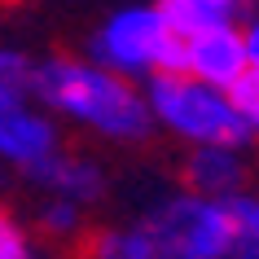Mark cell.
I'll list each match as a JSON object with an SVG mask.
<instances>
[{"label":"cell","instance_id":"obj_1","mask_svg":"<svg viewBox=\"0 0 259 259\" xmlns=\"http://www.w3.org/2000/svg\"><path fill=\"white\" fill-rule=\"evenodd\" d=\"M31 97L44 110H53L62 127H75L101 145L137 150L154 141V119L141 83L123 79L88 57L53 53L44 62H31Z\"/></svg>","mask_w":259,"mask_h":259},{"label":"cell","instance_id":"obj_2","mask_svg":"<svg viewBox=\"0 0 259 259\" xmlns=\"http://www.w3.org/2000/svg\"><path fill=\"white\" fill-rule=\"evenodd\" d=\"M150 106L154 132L171 137L176 145H250L255 132L233 110L229 93L215 83L193 79L189 70H158L141 83Z\"/></svg>","mask_w":259,"mask_h":259},{"label":"cell","instance_id":"obj_3","mask_svg":"<svg viewBox=\"0 0 259 259\" xmlns=\"http://www.w3.org/2000/svg\"><path fill=\"white\" fill-rule=\"evenodd\" d=\"M180 53H185V40L167 27L158 0H137V5L110 9L83 40L88 62L132 83H145L158 70H180Z\"/></svg>","mask_w":259,"mask_h":259},{"label":"cell","instance_id":"obj_4","mask_svg":"<svg viewBox=\"0 0 259 259\" xmlns=\"http://www.w3.org/2000/svg\"><path fill=\"white\" fill-rule=\"evenodd\" d=\"M141 220L154 237L158 259H229L233 220L224 198H206V193L180 185V189L163 193Z\"/></svg>","mask_w":259,"mask_h":259},{"label":"cell","instance_id":"obj_5","mask_svg":"<svg viewBox=\"0 0 259 259\" xmlns=\"http://www.w3.org/2000/svg\"><path fill=\"white\" fill-rule=\"evenodd\" d=\"M62 150H66V127L53 119V110H44L31 97V88L0 97V167L5 171L40 189V180L62 158Z\"/></svg>","mask_w":259,"mask_h":259},{"label":"cell","instance_id":"obj_6","mask_svg":"<svg viewBox=\"0 0 259 259\" xmlns=\"http://www.w3.org/2000/svg\"><path fill=\"white\" fill-rule=\"evenodd\" d=\"M180 70H189L193 79L215 83L229 93L237 75L246 70V49H242V31L237 27H215V31H198L185 35V53H180Z\"/></svg>","mask_w":259,"mask_h":259},{"label":"cell","instance_id":"obj_7","mask_svg":"<svg viewBox=\"0 0 259 259\" xmlns=\"http://www.w3.org/2000/svg\"><path fill=\"white\" fill-rule=\"evenodd\" d=\"M180 171H185V185L206 198H233V193L250 189L246 145H189Z\"/></svg>","mask_w":259,"mask_h":259},{"label":"cell","instance_id":"obj_8","mask_svg":"<svg viewBox=\"0 0 259 259\" xmlns=\"http://www.w3.org/2000/svg\"><path fill=\"white\" fill-rule=\"evenodd\" d=\"M40 193H62L70 202H79L93 211L101 198L110 193V176H106V163L93 158V154H75V150H62L49 176L40 180Z\"/></svg>","mask_w":259,"mask_h":259},{"label":"cell","instance_id":"obj_9","mask_svg":"<svg viewBox=\"0 0 259 259\" xmlns=\"http://www.w3.org/2000/svg\"><path fill=\"white\" fill-rule=\"evenodd\" d=\"M79 259H158V250L145 220H114L79 237Z\"/></svg>","mask_w":259,"mask_h":259},{"label":"cell","instance_id":"obj_10","mask_svg":"<svg viewBox=\"0 0 259 259\" xmlns=\"http://www.w3.org/2000/svg\"><path fill=\"white\" fill-rule=\"evenodd\" d=\"M167 27L176 31L180 40L185 35H198V31H215V27H237L246 14L242 0H158Z\"/></svg>","mask_w":259,"mask_h":259},{"label":"cell","instance_id":"obj_11","mask_svg":"<svg viewBox=\"0 0 259 259\" xmlns=\"http://www.w3.org/2000/svg\"><path fill=\"white\" fill-rule=\"evenodd\" d=\"M31 229L40 233L44 242H79L88 233V206L70 202L62 193H44L40 206H35V224Z\"/></svg>","mask_w":259,"mask_h":259},{"label":"cell","instance_id":"obj_12","mask_svg":"<svg viewBox=\"0 0 259 259\" xmlns=\"http://www.w3.org/2000/svg\"><path fill=\"white\" fill-rule=\"evenodd\" d=\"M224 202H229V220H233L229 259H259V193L242 189Z\"/></svg>","mask_w":259,"mask_h":259},{"label":"cell","instance_id":"obj_13","mask_svg":"<svg viewBox=\"0 0 259 259\" xmlns=\"http://www.w3.org/2000/svg\"><path fill=\"white\" fill-rule=\"evenodd\" d=\"M0 259H44V237L9 206H0Z\"/></svg>","mask_w":259,"mask_h":259},{"label":"cell","instance_id":"obj_14","mask_svg":"<svg viewBox=\"0 0 259 259\" xmlns=\"http://www.w3.org/2000/svg\"><path fill=\"white\" fill-rule=\"evenodd\" d=\"M229 101H233V110L242 114V123L255 132V141H259V70L246 66L242 75H237V83L229 88Z\"/></svg>","mask_w":259,"mask_h":259},{"label":"cell","instance_id":"obj_15","mask_svg":"<svg viewBox=\"0 0 259 259\" xmlns=\"http://www.w3.org/2000/svg\"><path fill=\"white\" fill-rule=\"evenodd\" d=\"M31 88V57L14 44H0V97Z\"/></svg>","mask_w":259,"mask_h":259},{"label":"cell","instance_id":"obj_16","mask_svg":"<svg viewBox=\"0 0 259 259\" xmlns=\"http://www.w3.org/2000/svg\"><path fill=\"white\" fill-rule=\"evenodd\" d=\"M237 31H242V49H246V66L259 70V5H250L242 14V22H237Z\"/></svg>","mask_w":259,"mask_h":259},{"label":"cell","instance_id":"obj_17","mask_svg":"<svg viewBox=\"0 0 259 259\" xmlns=\"http://www.w3.org/2000/svg\"><path fill=\"white\" fill-rule=\"evenodd\" d=\"M242 5H246V9H250V5H259V0H242Z\"/></svg>","mask_w":259,"mask_h":259}]
</instances>
